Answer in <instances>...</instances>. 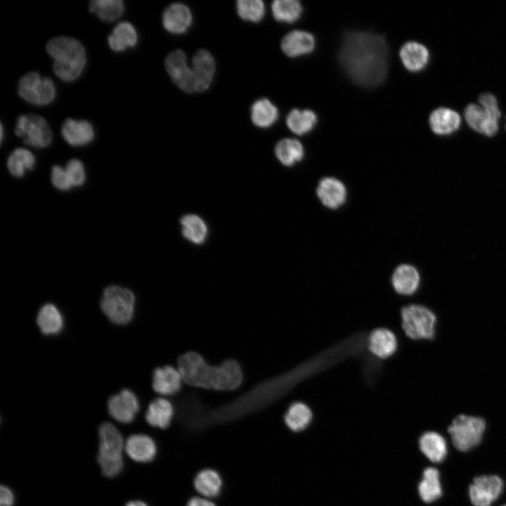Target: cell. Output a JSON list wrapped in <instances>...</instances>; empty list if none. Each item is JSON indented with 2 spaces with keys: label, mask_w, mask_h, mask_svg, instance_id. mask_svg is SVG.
<instances>
[{
  "label": "cell",
  "mask_w": 506,
  "mask_h": 506,
  "mask_svg": "<svg viewBox=\"0 0 506 506\" xmlns=\"http://www.w3.org/2000/svg\"><path fill=\"white\" fill-rule=\"evenodd\" d=\"M389 58V46L382 34L349 31L342 37L339 63L349 79L361 87H376L385 80Z\"/></svg>",
  "instance_id": "cell-1"
},
{
  "label": "cell",
  "mask_w": 506,
  "mask_h": 506,
  "mask_svg": "<svg viewBox=\"0 0 506 506\" xmlns=\"http://www.w3.org/2000/svg\"><path fill=\"white\" fill-rule=\"evenodd\" d=\"M178 370L183 381L196 387L218 391H232L242 383V372L234 360L211 365L197 353L187 352L178 360Z\"/></svg>",
  "instance_id": "cell-2"
},
{
  "label": "cell",
  "mask_w": 506,
  "mask_h": 506,
  "mask_svg": "<svg viewBox=\"0 0 506 506\" xmlns=\"http://www.w3.org/2000/svg\"><path fill=\"white\" fill-rule=\"evenodd\" d=\"M46 50L53 59V70L58 78L70 82L81 76L86 65V54L79 41L68 37H56L47 42Z\"/></svg>",
  "instance_id": "cell-3"
},
{
  "label": "cell",
  "mask_w": 506,
  "mask_h": 506,
  "mask_svg": "<svg viewBox=\"0 0 506 506\" xmlns=\"http://www.w3.org/2000/svg\"><path fill=\"white\" fill-rule=\"evenodd\" d=\"M98 463L107 477L117 476L123 469V450L125 441L121 432L110 422L102 423L98 428Z\"/></svg>",
  "instance_id": "cell-4"
},
{
  "label": "cell",
  "mask_w": 506,
  "mask_h": 506,
  "mask_svg": "<svg viewBox=\"0 0 506 506\" xmlns=\"http://www.w3.org/2000/svg\"><path fill=\"white\" fill-rule=\"evenodd\" d=\"M479 104L470 103L465 109L464 115L469 127L487 136H494L498 130L501 115L496 98L489 93L479 97Z\"/></svg>",
  "instance_id": "cell-5"
},
{
  "label": "cell",
  "mask_w": 506,
  "mask_h": 506,
  "mask_svg": "<svg viewBox=\"0 0 506 506\" xmlns=\"http://www.w3.org/2000/svg\"><path fill=\"white\" fill-rule=\"evenodd\" d=\"M100 307L103 313L111 322L117 325H124L133 318L135 296L128 288L110 285L103 291Z\"/></svg>",
  "instance_id": "cell-6"
},
{
  "label": "cell",
  "mask_w": 506,
  "mask_h": 506,
  "mask_svg": "<svg viewBox=\"0 0 506 506\" xmlns=\"http://www.w3.org/2000/svg\"><path fill=\"white\" fill-rule=\"evenodd\" d=\"M401 320L403 330L412 339H432L435 336L436 315L423 305L403 306L401 309Z\"/></svg>",
  "instance_id": "cell-7"
},
{
  "label": "cell",
  "mask_w": 506,
  "mask_h": 506,
  "mask_svg": "<svg viewBox=\"0 0 506 506\" xmlns=\"http://www.w3.org/2000/svg\"><path fill=\"white\" fill-rule=\"evenodd\" d=\"M486 429L484 418L467 415L455 417L448 428L454 447L465 452L476 446L481 441Z\"/></svg>",
  "instance_id": "cell-8"
},
{
  "label": "cell",
  "mask_w": 506,
  "mask_h": 506,
  "mask_svg": "<svg viewBox=\"0 0 506 506\" xmlns=\"http://www.w3.org/2000/svg\"><path fill=\"white\" fill-rule=\"evenodd\" d=\"M18 93L27 103L35 105H46L56 96V89L51 79L42 77L36 72L22 76L18 82Z\"/></svg>",
  "instance_id": "cell-9"
},
{
  "label": "cell",
  "mask_w": 506,
  "mask_h": 506,
  "mask_svg": "<svg viewBox=\"0 0 506 506\" xmlns=\"http://www.w3.org/2000/svg\"><path fill=\"white\" fill-rule=\"evenodd\" d=\"M14 131L25 144L37 148L48 147L53 139L52 131L46 120L35 114L18 116Z\"/></svg>",
  "instance_id": "cell-10"
},
{
  "label": "cell",
  "mask_w": 506,
  "mask_h": 506,
  "mask_svg": "<svg viewBox=\"0 0 506 506\" xmlns=\"http://www.w3.org/2000/svg\"><path fill=\"white\" fill-rule=\"evenodd\" d=\"M502 479L496 475L476 477L469 487V495L474 506H491L501 494Z\"/></svg>",
  "instance_id": "cell-11"
},
{
  "label": "cell",
  "mask_w": 506,
  "mask_h": 506,
  "mask_svg": "<svg viewBox=\"0 0 506 506\" xmlns=\"http://www.w3.org/2000/svg\"><path fill=\"white\" fill-rule=\"evenodd\" d=\"M165 66L173 82L183 91L195 92V77L187 56L181 50L171 52L166 58Z\"/></svg>",
  "instance_id": "cell-12"
},
{
  "label": "cell",
  "mask_w": 506,
  "mask_h": 506,
  "mask_svg": "<svg viewBox=\"0 0 506 506\" xmlns=\"http://www.w3.org/2000/svg\"><path fill=\"white\" fill-rule=\"evenodd\" d=\"M110 416L122 423L131 422L139 410V402L136 395L129 389H123L108 401Z\"/></svg>",
  "instance_id": "cell-13"
},
{
  "label": "cell",
  "mask_w": 506,
  "mask_h": 506,
  "mask_svg": "<svg viewBox=\"0 0 506 506\" xmlns=\"http://www.w3.org/2000/svg\"><path fill=\"white\" fill-rule=\"evenodd\" d=\"M61 136L70 145L84 146L94 138L95 132L92 124L85 119L67 118L60 129Z\"/></svg>",
  "instance_id": "cell-14"
},
{
  "label": "cell",
  "mask_w": 506,
  "mask_h": 506,
  "mask_svg": "<svg viewBox=\"0 0 506 506\" xmlns=\"http://www.w3.org/2000/svg\"><path fill=\"white\" fill-rule=\"evenodd\" d=\"M368 349L375 357L387 359L396 351L398 340L391 330L386 327L376 328L368 338Z\"/></svg>",
  "instance_id": "cell-15"
},
{
  "label": "cell",
  "mask_w": 506,
  "mask_h": 506,
  "mask_svg": "<svg viewBox=\"0 0 506 506\" xmlns=\"http://www.w3.org/2000/svg\"><path fill=\"white\" fill-rule=\"evenodd\" d=\"M316 194L322 204L329 209H337L346 200L347 193L344 184L334 177H325L320 180Z\"/></svg>",
  "instance_id": "cell-16"
},
{
  "label": "cell",
  "mask_w": 506,
  "mask_h": 506,
  "mask_svg": "<svg viewBox=\"0 0 506 506\" xmlns=\"http://www.w3.org/2000/svg\"><path fill=\"white\" fill-rule=\"evenodd\" d=\"M315 46L314 36L304 30L291 31L285 34L281 41L282 51L290 58L309 54L313 51Z\"/></svg>",
  "instance_id": "cell-17"
},
{
  "label": "cell",
  "mask_w": 506,
  "mask_h": 506,
  "mask_svg": "<svg viewBox=\"0 0 506 506\" xmlns=\"http://www.w3.org/2000/svg\"><path fill=\"white\" fill-rule=\"evenodd\" d=\"M192 66L195 92L207 90L212 84L215 72V62L212 55L206 50L198 51L193 58Z\"/></svg>",
  "instance_id": "cell-18"
},
{
  "label": "cell",
  "mask_w": 506,
  "mask_h": 506,
  "mask_svg": "<svg viewBox=\"0 0 506 506\" xmlns=\"http://www.w3.org/2000/svg\"><path fill=\"white\" fill-rule=\"evenodd\" d=\"M124 450L134 461L146 463L152 461L157 454V446L154 440L143 434L129 436L125 441Z\"/></svg>",
  "instance_id": "cell-19"
},
{
  "label": "cell",
  "mask_w": 506,
  "mask_h": 506,
  "mask_svg": "<svg viewBox=\"0 0 506 506\" xmlns=\"http://www.w3.org/2000/svg\"><path fill=\"white\" fill-rule=\"evenodd\" d=\"M192 22V14L187 6L175 3L169 6L162 15L164 29L172 34H182L187 31Z\"/></svg>",
  "instance_id": "cell-20"
},
{
  "label": "cell",
  "mask_w": 506,
  "mask_h": 506,
  "mask_svg": "<svg viewBox=\"0 0 506 506\" xmlns=\"http://www.w3.org/2000/svg\"><path fill=\"white\" fill-rule=\"evenodd\" d=\"M178 370L171 365L156 368L153 373V388L161 395H172L177 393L183 382Z\"/></svg>",
  "instance_id": "cell-21"
},
{
  "label": "cell",
  "mask_w": 506,
  "mask_h": 506,
  "mask_svg": "<svg viewBox=\"0 0 506 506\" xmlns=\"http://www.w3.org/2000/svg\"><path fill=\"white\" fill-rule=\"evenodd\" d=\"M399 56L406 70L411 72H417L427 66L429 53L423 44L411 41L405 43L401 47Z\"/></svg>",
  "instance_id": "cell-22"
},
{
  "label": "cell",
  "mask_w": 506,
  "mask_h": 506,
  "mask_svg": "<svg viewBox=\"0 0 506 506\" xmlns=\"http://www.w3.org/2000/svg\"><path fill=\"white\" fill-rule=\"evenodd\" d=\"M432 131L438 135H449L460 126L461 117L458 112L446 107L435 109L429 118Z\"/></svg>",
  "instance_id": "cell-23"
},
{
  "label": "cell",
  "mask_w": 506,
  "mask_h": 506,
  "mask_svg": "<svg viewBox=\"0 0 506 506\" xmlns=\"http://www.w3.org/2000/svg\"><path fill=\"white\" fill-rule=\"evenodd\" d=\"M420 277L417 270L409 264H401L394 271L391 284L396 291L401 295H411L419 287Z\"/></svg>",
  "instance_id": "cell-24"
},
{
  "label": "cell",
  "mask_w": 506,
  "mask_h": 506,
  "mask_svg": "<svg viewBox=\"0 0 506 506\" xmlns=\"http://www.w3.org/2000/svg\"><path fill=\"white\" fill-rule=\"evenodd\" d=\"M138 42V34L134 25L126 21L118 23L108 37V43L115 52H122L134 47Z\"/></svg>",
  "instance_id": "cell-25"
},
{
  "label": "cell",
  "mask_w": 506,
  "mask_h": 506,
  "mask_svg": "<svg viewBox=\"0 0 506 506\" xmlns=\"http://www.w3.org/2000/svg\"><path fill=\"white\" fill-rule=\"evenodd\" d=\"M174 416V408L168 400L157 398L148 406L145 412L146 422L152 427L165 429L168 427Z\"/></svg>",
  "instance_id": "cell-26"
},
{
  "label": "cell",
  "mask_w": 506,
  "mask_h": 506,
  "mask_svg": "<svg viewBox=\"0 0 506 506\" xmlns=\"http://www.w3.org/2000/svg\"><path fill=\"white\" fill-rule=\"evenodd\" d=\"M419 446L422 453L432 462H440L446 456V442L435 432L424 433L420 438Z\"/></svg>",
  "instance_id": "cell-27"
},
{
  "label": "cell",
  "mask_w": 506,
  "mask_h": 506,
  "mask_svg": "<svg viewBox=\"0 0 506 506\" xmlns=\"http://www.w3.org/2000/svg\"><path fill=\"white\" fill-rule=\"evenodd\" d=\"M222 484L220 474L216 470L208 468L200 471L193 480L195 491L207 498L217 496L221 492Z\"/></svg>",
  "instance_id": "cell-28"
},
{
  "label": "cell",
  "mask_w": 506,
  "mask_h": 506,
  "mask_svg": "<svg viewBox=\"0 0 506 506\" xmlns=\"http://www.w3.org/2000/svg\"><path fill=\"white\" fill-rule=\"evenodd\" d=\"M37 323L43 334L56 335L62 330L64 320L60 311L54 304H46L37 313Z\"/></svg>",
  "instance_id": "cell-29"
},
{
  "label": "cell",
  "mask_w": 506,
  "mask_h": 506,
  "mask_svg": "<svg viewBox=\"0 0 506 506\" xmlns=\"http://www.w3.org/2000/svg\"><path fill=\"white\" fill-rule=\"evenodd\" d=\"M316 114L311 110H292L287 116L286 124L295 134L304 135L309 133L317 124Z\"/></svg>",
  "instance_id": "cell-30"
},
{
  "label": "cell",
  "mask_w": 506,
  "mask_h": 506,
  "mask_svg": "<svg viewBox=\"0 0 506 506\" xmlns=\"http://www.w3.org/2000/svg\"><path fill=\"white\" fill-rule=\"evenodd\" d=\"M312 417L313 413L309 406L303 402L297 401L289 406L284 416V421L292 431L300 432L309 425Z\"/></svg>",
  "instance_id": "cell-31"
},
{
  "label": "cell",
  "mask_w": 506,
  "mask_h": 506,
  "mask_svg": "<svg viewBox=\"0 0 506 506\" xmlns=\"http://www.w3.org/2000/svg\"><path fill=\"white\" fill-rule=\"evenodd\" d=\"M278 118L277 107L267 98L256 100L251 108V119L254 125L259 128H268Z\"/></svg>",
  "instance_id": "cell-32"
},
{
  "label": "cell",
  "mask_w": 506,
  "mask_h": 506,
  "mask_svg": "<svg viewBox=\"0 0 506 506\" xmlns=\"http://www.w3.org/2000/svg\"><path fill=\"white\" fill-rule=\"evenodd\" d=\"M418 492L421 499L427 503L432 502L442 495L439 472L436 468L427 467L424 470L422 479L418 486Z\"/></svg>",
  "instance_id": "cell-33"
},
{
  "label": "cell",
  "mask_w": 506,
  "mask_h": 506,
  "mask_svg": "<svg viewBox=\"0 0 506 506\" xmlns=\"http://www.w3.org/2000/svg\"><path fill=\"white\" fill-rule=\"evenodd\" d=\"M275 153L278 160L283 165L291 167L303 159L304 149L298 140L284 138L276 144Z\"/></svg>",
  "instance_id": "cell-34"
},
{
  "label": "cell",
  "mask_w": 506,
  "mask_h": 506,
  "mask_svg": "<svg viewBox=\"0 0 506 506\" xmlns=\"http://www.w3.org/2000/svg\"><path fill=\"white\" fill-rule=\"evenodd\" d=\"M35 163L36 159L32 152L24 148H18L8 157L6 165L12 176L20 178L25 175L26 171L32 170Z\"/></svg>",
  "instance_id": "cell-35"
},
{
  "label": "cell",
  "mask_w": 506,
  "mask_h": 506,
  "mask_svg": "<svg viewBox=\"0 0 506 506\" xmlns=\"http://www.w3.org/2000/svg\"><path fill=\"white\" fill-rule=\"evenodd\" d=\"M89 11L100 20L114 21L124 12V4L122 0H93L89 2Z\"/></svg>",
  "instance_id": "cell-36"
},
{
  "label": "cell",
  "mask_w": 506,
  "mask_h": 506,
  "mask_svg": "<svg viewBox=\"0 0 506 506\" xmlns=\"http://www.w3.org/2000/svg\"><path fill=\"white\" fill-rule=\"evenodd\" d=\"M273 18L278 22L293 23L301 15L303 8L297 0H275L271 6Z\"/></svg>",
  "instance_id": "cell-37"
},
{
  "label": "cell",
  "mask_w": 506,
  "mask_h": 506,
  "mask_svg": "<svg viewBox=\"0 0 506 506\" xmlns=\"http://www.w3.org/2000/svg\"><path fill=\"white\" fill-rule=\"evenodd\" d=\"M183 235L189 241L202 243L207 235V227L204 221L195 214L185 215L181 220Z\"/></svg>",
  "instance_id": "cell-38"
},
{
  "label": "cell",
  "mask_w": 506,
  "mask_h": 506,
  "mask_svg": "<svg viewBox=\"0 0 506 506\" xmlns=\"http://www.w3.org/2000/svg\"><path fill=\"white\" fill-rule=\"evenodd\" d=\"M236 4L238 14L243 20L258 22L264 16L265 6L261 0H239Z\"/></svg>",
  "instance_id": "cell-39"
},
{
  "label": "cell",
  "mask_w": 506,
  "mask_h": 506,
  "mask_svg": "<svg viewBox=\"0 0 506 506\" xmlns=\"http://www.w3.org/2000/svg\"><path fill=\"white\" fill-rule=\"evenodd\" d=\"M73 187L82 186L86 180V171L84 164L78 159H71L65 167Z\"/></svg>",
  "instance_id": "cell-40"
},
{
  "label": "cell",
  "mask_w": 506,
  "mask_h": 506,
  "mask_svg": "<svg viewBox=\"0 0 506 506\" xmlns=\"http://www.w3.org/2000/svg\"><path fill=\"white\" fill-rule=\"evenodd\" d=\"M51 180L53 186L59 190L67 191L73 187L65 168L59 165L52 167Z\"/></svg>",
  "instance_id": "cell-41"
},
{
  "label": "cell",
  "mask_w": 506,
  "mask_h": 506,
  "mask_svg": "<svg viewBox=\"0 0 506 506\" xmlns=\"http://www.w3.org/2000/svg\"><path fill=\"white\" fill-rule=\"evenodd\" d=\"M14 495L12 491L6 486L0 488V506H13Z\"/></svg>",
  "instance_id": "cell-42"
},
{
  "label": "cell",
  "mask_w": 506,
  "mask_h": 506,
  "mask_svg": "<svg viewBox=\"0 0 506 506\" xmlns=\"http://www.w3.org/2000/svg\"><path fill=\"white\" fill-rule=\"evenodd\" d=\"M186 506H216L214 502L202 496L191 498L186 503Z\"/></svg>",
  "instance_id": "cell-43"
},
{
  "label": "cell",
  "mask_w": 506,
  "mask_h": 506,
  "mask_svg": "<svg viewBox=\"0 0 506 506\" xmlns=\"http://www.w3.org/2000/svg\"><path fill=\"white\" fill-rule=\"evenodd\" d=\"M125 506H148V505L141 500H131L128 502Z\"/></svg>",
  "instance_id": "cell-44"
},
{
  "label": "cell",
  "mask_w": 506,
  "mask_h": 506,
  "mask_svg": "<svg viewBox=\"0 0 506 506\" xmlns=\"http://www.w3.org/2000/svg\"><path fill=\"white\" fill-rule=\"evenodd\" d=\"M0 131H1V134H0L1 138H0V140H1V143H2V141H3V138H4V127H3V125H2L1 123V129H0Z\"/></svg>",
  "instance_id": "cell-45"
},
{
  "label": "cell",
  "mask_w": 506,
  "mask_h": 506,
  "mask_svg": "<svg viewBox=\"0 0 506 506\" xmlns=\"http://www.w3.org/2000/svg\"><path fill=\"white\" fill-rule=\"evenodd\" d=\"M502 506H506V505H502Z\"/></svg>",
  "instance_id": "cell-46"
}]
</instances>
